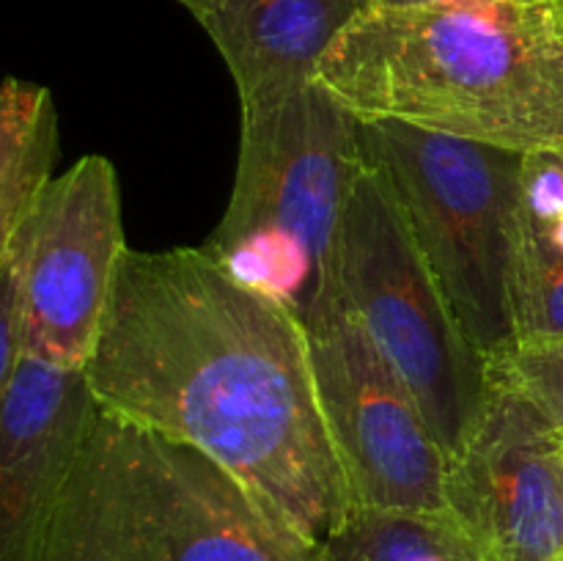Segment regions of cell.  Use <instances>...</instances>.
I'll use <instances>...</instances> for the list:
<instances>
[{
	"instance_id": "1",
	"label": "cell",
	"mask_w": 563,
	"mask_h": 561,
	"mask_svg": "<svg viewBox=\"0 0 563 561\" xmlns=\"http://www.w3.org/2000/svg\"><path fill=\"white\" fill-rule=\"evenodd\" d=\"M82 372L104 413L203 454L313 542L355 509L308 330L203 245L124 253Z\"/></svg>"
},
{
	"instance_id": "2",
	"label": "cell",
	"mask_w": 563,
	"mask_h": 561,
	"mask_svg": "<svg viewBox=\"0 0 563 561\" xmlns=\"http://www.w3.org/2000/svg\"><path fill=\"white\" fill-rule=\"evenodd\" d=\"M317 80L357 121L563 148V0L368 6Z\"/></svg>"
},
{
	"instance_id": "3",
	"label": "cell",
	"mask_w": 563,
	"mask_h": 561,
	"mask_svg": "<svg viewBox=\"0 0 563 561\" xmlns=\"http://www.w3.org/2000/svg\"><path fill=\"white\" fill-rule=\"evenodd\" d=\"M240 108L234 187L203 248L311 330L346 306L341 234L363 168L357 119L319 80Z\"/></svg>"
},
{
	"instance_id": "4",
	"label": "cell",
	"mask_w": 563,
	"mask_h": 561,
	"mask_svg": "<svg viewBox=\"0 0 563 561\" xmlns=\"http://www.w3.org/2000/svg\"><path fill=\"white\" fill-rule=\"evenodd\" d=\"M456 322L495 363L517 344L515 278L522 154L396 121H357Z\"/></svg>"
},
{
	"instance_id": "5",
	"label": "cell",
	"mask_w": 563,
	"mask_h": 561,
	"mask_svg": "<svg viewBox=\"0 0 563 561\" xmlns=\"http://www.w3.org/2000/svg\"><path fill=\"white\" fill-rule=\"evenodd\" d=\"M341 292L454 460L487 410L493 372L456 322L388 176L366 157L341 234Z\"/></svg>"
},
{
	"instance_id": "6",
	"label": "cell",
	"mask_w": 563,
	"mask_h": 561,
	"mask_svg": "<svg viewBox=\"0 0 563 561\" xmlns=\"http://www.w3.org/2000/svg\"><path fill=\"white\" fill-rule=\"evenodd\" d=\"M126 251L115 165L86 154L49 182L0 242V258L14 262L22 278L25 358L80 372L88 366Z\"/></svg>"
},
{
	"instance_id": "7",
	"label": "cell",
	"mask_w": 563,
	"mask_h": 561,
	"mask_svg": "<svg viewBox=\"0 0 563 561\" xmlns=\"http://www.w3.org/2000/svg\"><path fill=\"white\" fill-rule=\"evenodd\" d=\"M319 405L363 509L445 515L449 454L350 308L308 330Z\"/></svg>"
},
{
	"instance_id": "8",
	"label": "cell",
	"mask_w": 563,
	"mask_h": 561,
	"mask_svg": "<svg viewBox=\"0 0 563 561\" xmlns=\"http://www.w3.org/2000/svg\"><path fill=\"white\" fill-rule=\"evenodd\" d=\"M445 515L476 561H559L563 553V443L495 377L482 421L449 462Z\"/></svg>"
},
{
	"instance_id": "9",
	"label": "cell",
	"mask_w": 563,
	"mask_h": 561,
	"mask_svg": "<svg viewBox=\"0 0 563 561\" xmlns=\"http://www.w3.org/2000/svg\"><path fill=\"white\" fill-rule=\"evenodd\" d=\"M135 501L152 561H330L223 468L137 429Z\"/></svg>"
},
{
	"instance_id": "10",
	"label": "cell",
	"mask_w": 563,
	"mask_h": 561,
	"mask_svg": "<svg viewBox=\"0 0 563 561\" xmlns=\"http://www.w3.org/2000/svg\"><path fill=\"white\" fill-rule=\"evenodd\" d=\"M102 407L86 372L25 358L0 385V561H38Z\"/></svg>"
},
{
	"instance_id": "11",
	"label": "cell",
	"mask_w": 563,
	"mask_h": 561,
	"mask_svg": "<svg viewBox=\"0 0 563 561\" xmlns=\"http://www.w3.org/2000/svg\"><path fill=\"white\" fill-rule=\"evenodd\" d=\"M372 0H218L201 16L240 105L317 80L319 66Z\"/></svg>"
},
{
	"instance_id": "12",
	"label": "cell",
	"mask_w": 563,
	"mask_h": 561,
	"mask_svg": "<svg viewBox=\"0 0 563 561\" xmlns=\"http://www.w3.org/2000/svg\"><path fill=\"white\" fill-rule=\"evenodd\" d=\"M38 561H152L135 501V429L102 410Z\"/></svg>"
},
{
	"instance_id": "13",
	"label": "cell",
	"mask_w": 563,
	"mask_h": 561,
	"mask_svg": "<svg viewBox=\"0 0 563 561\" xmlns=\"http://www.w3.org/2000/svg\"><path fill=\"white\" fill-rule=\"evenodd\" d=\"M58 157V110L49 88L5 77L0 91V242L14 234Z\"/></svg>"
},
{
	"instance_id": "14",
	"label": "cell",
	"mask_w": 563,
	"mask_h": 561,
	"mask_svg": "<svg viewBox=\"0 0 563 561\" xmlns=\"http://www.w3.org/2000/svg\"><path fill=\"white\" fill-rule=\"evenodd\" d=\"M330 561H476L449 515L355 506L322 542Z\"/></svg>"
},
{
	"instance_id": "15",
	"label": "cell",
	"mask_w": 563,
	"mask_h": 561,
	"mask_svg": "<svg viewBox=\"0 0 563 561\" xmlns=\"http://www.w3.org/2000/svg\"><path fill=\"white\" fill-rule=\"evenodd\" d=\"M517 344L563 341V253L539 240L520 223L515 278Z\"/></svg>"
},
{
	"instance_id": "16",
	"label": "cell",
	"mask_w": 563,
	"mask_h": 561,
	"mask_svg": "<svg viewBox=\"0 0 563 561\" xmlns=\"http://www.w3.org/2000/svg\"><path fill=\"white\" fill-rule=\"evenodd\" d=\"M489 372L520 394L555 432H563V341L515 344L489 363Z\"/></svg>"
},
{
	"instance_id": "17",
	"label": "cell",
	"mask_w": 563,
	"mask_h": 561,
	"mask_svg": "<svg viewBox=\"0 0 563 561\" xmlns=\"http://www.w3.org/2000/svg\"><path fill=\"white\" fill-rule=\"evenodd\" d=\"M520 223L563 253V148L522 154Z\"/></svg>"
},
{
	"instance_id": "18",
	"label": "cell",
	"mask_w": 563,
	"mask_h": 561,
	"mask_svg": "<svg viewBox=\"0 0 563 561\" xmlns=\"http://www.w3.org/2000/svg\"><path fill=\"white\" fill-rule=\"evenodd\" d=\"M176 3L185 6V9L190 11V14L196 16V20H201V16L207 14V11L212 9V6L218 3V0H176Z\"/></svg>"
},
{
	"instance_id": "19",
	"label": "cell",
	"mask_w": 563,
	"mask_h": 561,
	"mask_svg": "<svg viewBox=\"0 0 563 561\" xmlns=\"http://www.w3.org/2000/svg\"><path fill=\"white\" fill-rule=\"evenodd\" d=\"M421 3H434V0H374L372 6H421Z\"/></svg>"
},
{
	"instance_id": "20",
	"label": "cell",
	"mask_w": 563,
	"mask_h": 561,
	"mask_svg": "<svg viewBox=\"0 0 563 561\" xmlns=\"http://www.w3.org/2000/svg\"><path fill=\"white\" fill-rule=\"evenodd\" d=\"M559 438H561V443H563V432H559Z\"/></svg>"
},
{
	"instance_id": "21",
	"label": "cell",
	"mask_w": 563,
	"mask_h": 561,
	"mask_svg": "<svg viewBox=\"0 0 563 561\" xmlns=\"http://www.w3.org/2000/svg\"><path fill=\"white\" fill-rule=\"evenodd\" d=\"M559 561H563V553H561V559H559Z\"/></svg>"
},
{
	"instance_id": "22",
	"label": "cell",
	"mask_w": 563,
	"mask_h": 561,
	"mask_svg": "<svg viewBox=\"0 0 563 561\" xmlns=\"http://www.w3.org/2000/svg\"><path fill=\"white\" fill-rule=\"evenodd\" d=\"M372 3H374V0H372Z\"/></svg>"
}]
</instances>
